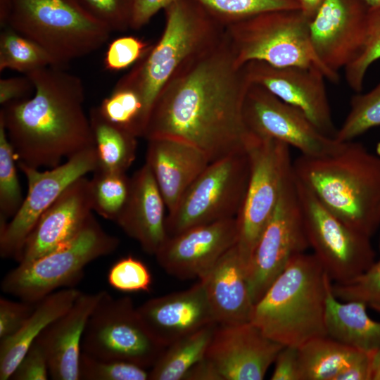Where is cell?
<instances>
[{
  "instance_id": "47",
  "label": "cell",
  "mask_w": 380,
  "mask_h": 380,
  "mask_svg": "<svg viewBox=\"0 0 380 380\" xmlns=\"http://www.w3.org/2000/svg\"><path fill=\"white\" fill-rule=\"evenodd\" d=\"M177 0H135L131 29L139 30Z\"/></svg>"
},
{
  "instance_id": "5",
  "label": "cell",
  "mask_w": 380,
  "mask_h": 380,
  "mask_svg": "<svg viewBox=\"0 0 380 380\" xmlns=\"http://www.w3.org/2000/svg\"><path fill=\"white\" fill-rule=\"evenodd\" d=\"M164 11L165 23L160 38L120 78L140 94L148 114L162 89L177 71L218 44L226 32L192 0H177Z\"/></svg>"
},
{
  "instance_id": "43",
  "label": "cell",
  "mask_w": 380,
  "mask_h": 380,
  "mask_svg": "<svg viewBox=\"0 0 380 380\" xmlns=\"http://www.w3.org/2000/svg\"><path fill=\"white\" fill-rule=\"evenodd\" d=\"M36 303L0 298V341L15 334L31 315Z\"/></svg>"
},
{
  "instance_id": "32",
  "label": "cell",
  "mask_w": 380,
  "mask_h": 380,
  "mask_svg": "<svg viewBox=\"0 0 380 380\" xmlns=\"http://www.w3.org/2000/svg\"><path fill=\"white\" fill-rule=\"evenodd\" d=\"M49 55L37 43L6 26L0 34V71L10 69L27 74L52 66Z\"/></svg>"
},
{
  "instance_id": "15",
  "label": "cell",
  "mask_w": 380,
  "mask_h": 380,
  "mask_svg": "<svg viewBox=\"0 0 380 380\" xmlns=\"http://www.w3.org/2000/svg\"><path fill=\"white\" fill-rule=\"evenodd\" d=\"M243 113L251 133L280 141L302 155H325L341 143L321 132L299 109L256 84L247 91Z\"/></svg>"
},
{
  "instance_id": "7",
  "label": "cell",
  "mask_w": 380,
  "mask_h": 380,
  "mask_svg": "<svg viewBox=\"0 0 380 380\" xmlns=\"http://www.w3.org/2000/svg\"><path fill=\"white\" fill-rule=\"evenodd\" d=\"M309 24L300 9L276 10L231 25L226 33L239 65L259 61L276 67L315 68L336 82L338 74L327 68L313 49Z\"/></svg>"
},
{
  "instance_id": "18",
  "label": "cell",
  "mask_w": 380,
  "mask_h": 380,
  "mask_svg": "<svg viewBox=\"0 0 380 380\" xmlns=\"http://www.w3.org/2000/svg\"><path fill=\"white\" fill-rule=\"evenodd\" d=\"M251 84L262 87L302 111L323 134L334 138L336 129L327 96L325 75L299 66L276 67L262 61L245 64Z\"/></svg>"
},
{
  "instance_id": "28",
  "label": "cell",
  "mask_w": 380,
  "mask_h": 380,
  "mask_svg": "<svg viewBox=\"0 0 380 380\" xmlns=\"http://www.w3.org/2000/svg\"><path fill=\"white\" fill-rule=\"evenodd\" d=\"M365 352L328 336L312 338L298 347L300 380H335Z\"/></svg>"
},
{
  "instance_id": "14",
  "label": "cell",
  "mask_w": 380,
  "mask_h": 380,
  "mask_svg": "<svg viewBox=\"0 0 380 380\" xmlns=\"http://www.w3.org/2000/svg\"><path fill=\"white\" fill-rule=\"evenodd\" d=\"M25 175L28 190L23 202L9 222L0 221V255L20 262L25 241L41 215L78 178L97 168L95 146L86 148L49 170L18 163Z\"/></svg>"
},
{
  "instance_id": "41",
  "label": "cell",
  "mask_w": 380,
  "mask_h": 380,
  "mask_svg": "<svg viewBox=\"0 0 380 380\" xmlns=\"http://www.w3.org/2000/svg\"><path fill=\"white\" fill-rule=\"evenodd\" d=\"M96 19L113 32L131 29L135 0H78Z\"/></svg>"
},
{
  "instance_id": "29",
  "label": "cell",
  "mask_w": 380,
  "mask_h": 380,
  "mask_svg": "<svg viewBox=\"0 0 380 380\" xmlns=\"http://www.w3.org/2000/svg\"><path fill=\"white\" fill-rule=\"evenodd\" d=\"M89 120L97 157L96 170L126 172L136 158L137 137L106 121L96 108L91 110Z\"/></svg>"
},
{
  "instance_id": "3",
  "label": "cell",
  "mask_w": 380,
  "mask_h": 380,
  "mask_svg": "<svg viewBox=\"0 0 380 380\" xmlns=\"http://www.w3.org/2000/svg\"><path fill=\"white\" fill-rule=\"evenodd\" d=\"M295 177L348 227L372 237L380 227V156L353 141L318 156L300 154Z\"/></svg>"
},
{
  "instance_id": "50",
  "label": "cell",
  "mask_w": 380,
  "mask_h": 380,
  "mask_svg": "<svg viewBox=\"0 0 380 380\" xmlns=\"http://www.w3.org/2000/svg\"><path fill=\"white\" fill-rule=\"evenodd\" d=\"M300 6V11L305 15V17L310 21L319 8L324 1V0H298Z\"/></svg>"
},
{
  "instance_id": "25",
  "label": "cell",
  "mask_w": 380,
  "mask_h": 380,
  "mask_svg": "<svg viewBox=\"0 0 380 380\" xmlns=\"http://www.w3.org/2000/svg\"><path fill=\"white\" fill-rule=\"evenodd\" d=\"M217 324L251 322L254 303L247 277V265L236 244L226 252L201 279Z\"/></svg>"
},
{
  "instance_id": "8",
  "label": "cell",
  "mask_w": 380,
  "mask_h": 380,
  "mask_svg": "<svg viewBox=\"0 0 380 380\" xmlns=\"http://www.w3.org/2000/svg\"><path fill=\"white\" fill-rule=\"evenodd\" d=\"M119 244V239L107 233L91 213L69 243L32 262L18 264L4 276L1 289L35 303L60 289L74 287L89 263L111 254Z\"/></svg>"
},
{
  "instance_id": "27",
  "label": "cell",
  "mask_w": 380,
  "mask_h": 380,
  "mask_svg": "<svg viewBox=\"0 0 380 380\" xmlns=\"http://www.w3.org/2000/svg\"><path fill=\"white\" fill-rule=\"evenodd\" d=\"M332 281L327 291L325 326L328 336L350 347L373 351L380 348V322L372 319L367 304L342 301L332 292Z\"/></svg>"
},
{
  "instance_id": "23",
  "label": "cell",
  "mask_w": 380,
  "mask_h": 380,
  "mask_svg": "<svg viewBox=\"0 0 380 380\" xmlns=\"http://www.w3.org/2000/svg\"><path fill=\"white\" fill-rule=\"evenodd\" d=\"M163 197L148 165L130 177L125 206L115 221L146 253L154 255L167 237Z\"/></svg>"
},
{
  "instance_id": "54",
  "label": "cell",
  "mask_w": 380,
  "mask_h": 380,
  "mask_svg": "<svg viewBox=\"0 0 380 380\" xmlns=\"http://www.w3.org/2000/svg\"><path fill=\"white\" fill-rule=\"evenodd\" d=\"M369 306L372 308L374 310L380 313V304H372Z\"/></svg>"
},
{
  "instance_id": "10",
  "label": "cell",
  "mask_w": 380,
  "mask_h": 380,
  "mask_svg": "<svg viewBox=\"0 0 380 380\" xmlns=\"http://www.w3.org/2000/svg\"><path fill=\"white\" fill-rule=\"evenodd\" d=\"M165 348L150 334L130 297L115 298L103 291L86 324L82 352L96 359L127 361L148 369Z\"/></svg>"
},
{
  "instance_id": "51",
  "label": "cell",
  "mask_w": 380,
  "mask_h": 380,
  "mask_svg": "<svg viewBox=\"0 0 380 380\" xmlns=\"http://www.w3.org/2000/svg\"><path fill=\"white\" fill-rule=\"evenodd\" d=\"M371 380H380V348L372 351Z\"/></svg>"
},
{
  "instance_id": "11",
  "label": "cell",
  "mask_w": 380,
  "mask_h": 380,
  "mask_svg": "<svg viewBox=\"0 0 380 380\" xmlns=\"http://www.w3.org/2000/svg\"><path fill=\"white\" fill-rule=\"evenodd\" d=\"M289 146L251 133L246 151L250 175L242 206L236 216V246L248 267L251 254L278 202L284 180L292 170Z\"/></svg>"
},
{
  "instance_id": "39",
  "label": "cell",
  "mask_w": 380,
  "mask_h": 380,
  "mask_svg": "<svg viewBox=\"0 0 380 380\" xmlns=\"http://www.w3.org/2000/svg\"><path fill=\"white\" fill-rule=\"evenodd\" d=\"M331 289L336 298L342 301L380 304V259L356 277L332 283Z\"/></svg>"
},
{
  "instance_id": "22",
  "label": "cell",
  "mask_w": 380,
  "mask_h": 380,
  "mask_svg": "<svg viewBox=\"0 0 380 380\" xmlns=\"http://www.w3.org/2000/svg\"><path fill=\"white\" fill-rule=\"evenodd\" d=\"M103 291L82 293L73 305L49 324L36 341L44 350L54 380H80L82 341L87 321Z\"/></svg>"
},
{
  "instance_id": "2",
  "label": "cell",
  "mask_w": 380,
  "mask_h": 380,
  "mask_svg": "<svg viewBox=\"0 0 380 380\" xmlns=\"http://www.w3.org/2000/svg\"><path fill=\"white\" fill-rule=\"evenodd\" d=\"M26 75L34 93L3 106L0 110V120L18 162L37 169L53 168L63 158L94 146L89 117L84 109L81 78L55 66Z\"/></svg>"
},
{
  "instance_id": "38",
  "label": "cell",
  "mask_w": 380,
  "mask_h": 380,
  "mask_svg": "<svg viewBox=\"0 0 380 380\" xmlns=\"http://www.w3.org/2000/svg\"><path fill=\"white\" fill-rule=\"evenodd\" d=\"M79 377L80 380H148L149 371L133 362L96 359L82 352Z\"/></svg>"
},
{
  "instance_id": "36",
  "label": "cell",
  "mask_w": 380,
  "mask_h": 380,
  "mask_svg": "<svg viewBox=\"0 0 380 380\" xmlns=\"http://www.w3.org/2000/svg\"><path fill=\"white\" fill-rule=\"evenodd\" d=\"M15 154L0 120V220L8 221L20 209L23 195L15 167Z\"/></svg>"
},
{
  "instance_id": "53",
  "label": "cell",
  "mask_w": 380,
  "mask_h": 380,
  "mask_svg": "<svg viewBox=\"0 0 380 380\" xmlns=\"http://www.w3.org/2000/svg\"><path fill=\"white\" fill-rule=\"evenodd\" d=\"M370 8H380V0H363Z\"/></svg>"
},
{
  "instance_id": "34",
  "label": "cell",
  "mask_w": 380,
  "mask_h": 380,
  "mask_svg": "<svg viewBox=\"0 0 380 380\" xmlns=\"http://www.w3.org/2000/svg\"><path fill=\"white\" fill-rule=\"evenodd\" d=\"M225 29L231 25L276 10L300 9L298 0H192Z\"/></svg>"
},
{
  "instance_id": "24",
  "label": "cell",
  "mask_w": 380,
  "mask_h": 380,
  "mask_svg": "<svg viewBox=\"0 0 380 380\" xmlns=\"http://www.w3.org/2000/svg\"><path fill=\"white\" fill-rule=\"evenodd\" d=\"M148 141L146 163L163 197L167 213L210 163L197 147L173 138Z\"/></svg>"
},
{
  "instance_id": "17",
  "label": "cell",
  "mask_w": 380,
  "mask_h": 380,
  "mask_svg": "<svg viewBox=\"0 0 380 380\" xmlns=\"http://www.w3.org/2000/svg\"><path fill=\"white\" fill-rule=\"evenodd\" d=\"M238 235L236 217L194 227L167 236L155 256L169 274L201 279L237 243Z\"/></svg>"
},
{
  "instance_id": "44",
  "label": "cell",
  "mask_w": 380,
  "mask_h": 380,
  "mask_svg": "<svg viewBox=\"0 0 380 380\" xmlns=\"http://www.w3.org/2000/svg\"><path fill=\"white\" fill-rule=\"evenodd\" d=\"M49 369L46 353L35 341L23 356L9 379L46 380Z\"/></svg>"
},
{
  "instance_id": "46",
  "label": "cell",
  "mask_w": 380,
  "mask_h": 380,
  "mask_svg": "<svg viewBox=\"0 0 380 380\" xmlns=\"http://www.w3.org/2000/svg\"><path fill=\"white\" fill-rule=\"evenodd\" d=\"M34 86L30 79L24 76L0 80V104L1 106L15 101L27 99L34 93Z\"/></svg>"
},
{
  "instance_id": "37",
  "label": "cell",
  "mask_w": 380,
  "mask_h": 380,
  "mask_svg": "<svg viewBox=\"0 0 380 380\" xmlns=\"http://www.w3.org/2000/svg\"><path fill=\"white\" fill-rule=\"evenodd\" d=\"M380 59V8H369L365 40L357 58L345 68L346 80L350 87L359 92L362 89L368 68Z\"/></svg>"
},
{
  "instance_id": "55",
  "label": "cell",
  "mask_w": 380,
  "mask_h": 380,
  "mask_svg": "<svg viewBox=\"0 0 380 380\" xmlns=\"http://www.w3.org/2000/svg\"></svg>"
},
{
  "instance_id": "35",
  "label": "cell",
  "mask_w": 380,
  "mask_h": 380,
  "mask_svg": "<svg viewBox=\"0 0 380 380\" xmlns=\"http://www.w3.org/2000/svg\"><path fill=\"white\" fill-rule=\"evenodd\" d=\"M380 126V82L371 91L352 97L350 111L334 139L353 141L370 129Z\"/></svg>"
},
{
  "instance_id": "33",
  "label": "cell",
  "mask_w": 380,
  "mask_h": 380,
  "mask_svg": "<svg viewBox=\"0 0 380 380\" xmlns=\"http://www.w3.org/2000/svg\"><path fill=\"white\" fill-rule=\"evenodd\" d=\"M90 180L92 210L105 219L115 221L127 200L130 177L126 172L96 170Z\"/></svg>"
},
{
  "instance_id": "6",
  "label": "cell",
  "mask_w": 380,
  "mask_h": 380,
  "mask_svg": "<svg viewBox=\"0 0 380 380\" xmlns=\"http://www.w3.org/2000/svg\"><path fill=\"white\" fill-rule=\"evenodd\" d=\"M6 26L39 44L52 66L62 68L99 50L112 32L78 0H11Z\"/></svg>"
},
{
  "instance_id": "48",
  "label": "cell",
  "mask_w": 380,
  "mask_h": 380,
  "mask_svg": "<svg viewBox=\"0 0 380 380\" xmlns=\"http://www.w3.org/2000/svg\"><path fill=\"white\" fill-rule=\"evenodd\" d=\"M372 351L361 357L343 369L335 380H371Z\"/></svg>"
},
{
  "instance_id": "1",
  "label": "cell",
  "mask_w": 380,
  "mask_h": 380,
  "mask_svg": "<svg viewBox=\"0 0 380 380\" xmlns=\"http://www.w3.org/2000/svg\"><path fill=\"white\" fill-rule=\"evenodd\" d=\"M251 83L227 37L183 65L153 103L144 138H173L210 163L245 151L251 134L243 104Z\"/></svg>"
},
{
  "instance_id": "16",
  "label": "cell",
  "mask_w": 380,
  "mask_h": 380,
  "mask_svg": "<svg viewBox=\"0 0 380 380\" xmlns=\"http://www.w3.org/2000/svg\"><path fill=\"white\" fill-rule=\"evenodd\" d=\"M369 8L363 0H324L310 21L313 49L330 70L338 73L361 51Z\"/></svg>"
},
{
  "instance_id": "52",
  "label": "cell",
  "mask_w": 380,
  "mask_h": 380,
  "mask_svg": "<svg viewBox=\"0 0 380 380\" xmlns=\"http://www.w3.org/2000/svg\"><path fill=\"white\" fill-rule=\"evenodd\" d=\"M11 8V0H0V26L6 27Z\"/></svg>"
},
{
  "instance_id": "31",
  "label": "cell",
  "mask_w": 380,
  "mask_h": 380,
  "mask_svg": "<svg viewBox=\"0 0 380 380\" xmlns=\"http://www.w3.org/2000/svg\"><path fill=\"white\" fill-rule=\"evenodd\" d=\"M96 108L108 122L137 138L144 137L148 112L140 94L121 79Z\"/></svg>"
},
{
  "instance_id": "9",
  "label": "cell",
  "mask_w": 380,
  "mask_h": 380,
  "mask_svg": "<svg viewBox=\"0 0 380 380\" xmlns=\"http://www.w3.org/2000/svg\"><path fill=\"white\" fill-rule=\"evenodd\" d=\"M249 175L246 149L210 163L175 208L167 213V236L194 227L236 217L243 202Z\"/></svg>"
},
{
  "instance_id": "21",
  "label": "cell",
  "mask_w": 380,
  "mask_h": 380,
  "mask_svg": "<svg viewBox=\"0 0 380 380\" xmlns=\"http://www.w3.org/2000/svg\"><path fill=\"white\" fill-rule=\"evenodd\" d=\"M137 311L150 334L165 347L217 324L201 279L186 290L151 298L138 307Z\"/></svg>"
},
{
  "instance_id": "42",
  "label": "cell",
  "mask_w": 380,
  "mask_h": 380,
  "mask_svg": "<svg viewBox=\"0 0 380 380\" xmlns=\"http://www.w3.org/2000/svg\"><path fill=\"white\" fill-rule=\"evenodd\" d=\"M153 45L132 35L115 39L108 44L103 58L106 70L118 72L135 65Z\"/></svg>"
},
{
  "instance_id": "20",
  "label": "cell",
  "mask_w": 380,
  "mask_h": 380,
  "mask_svg": "<svg viewBox=\"0 0 380 380\" xmlns=\"http://www.w3.org/2000/svg\"><path fill=\"white\" fill-rule=\"evenodd\" d=\"M90 180L70 184L41 215L29 234L18 264L32 262L69 243L92 213Z\"/></svg>"
},
{
  "instance_id": "49",
  "label": "cell",
  "mask_w": 380,
  "mask_h": 380,
  "mask_svg": "<svg viewBox=\"0 0 380 380\" xmlns=\"http://www.w3.org/2000/svg\"><path fill=\"white\" fill-rule=\"evenodd\" d=\"M183 380H222L213 364L204 357L192 366Z\"/></svg>"
},
{
  "instance_id": "19",
  "label": "cell",
  "mask_w": 380,
  "mask_h": 380,
  "mask_svg": "<svg viewBox=\"0 0 380 380\" xmlns=\"http://www.w3.org/2000/svg\"><path fill=\"white\" fill-rule=\"evenodd\" d=\"M284 346L251 322L217 324L205 357L222 380H262Z\"/></svg>"
},
{
  "instance_id": "13",
  "label": "cell",
  "mask_w": 380,
  "mask_h": 380,
  "mask_svg": "<svg viewBox=\"0 0 380 380\" xmlns=\"http://www.w3.org/2000/svg\"><path fill=\"white\" fill-rule=\"evenodd\" d=\"M310 248L292 170L278 202L253 251L247 277L254 304L295 255Z\"/></svg>"
},
{
  "instance_id": "26",
  "label": "cell",
  "mask_w": 380,
  "mask_h": 380,
  "mask_svg": "<svg viewBox=\"0 0 380 380\" xmlns=\"http://www.w3.org/2000/svg\"><path fill=\"white\" fill-rule=\"evenodd\" d=\"M82 292L75 287L61 289L36 303L21 328L13 336L0 341V379H9L32 344L42 331L64 314Z\"/></svg>"
},
{
  "instance_id": "45",
  "label": "cell",
  "mask_w": 380,
  "mask_h": 380,
  "mask_svg": "<svg viewBox=\"0 0 380 380\" xmlns=\"http://www.w3.org/2000/svg\"><path fill=\"white\" fill-rule=\"evenodd\" d=\"M272 380H300L298 348L284 346L274 362Z\"/></svg>"
},
{
  "instance_id": "40",
  "label": "cell",
  "mask_w": 380,
  "mask_h": 380,
  "mask_svg": "<svg viewBox=\"0 0 380 380\" xmlns=\"http://www.w3.org/2000/svg\"><path fill=\"white\" fill-rule=\"evenodd\" d=\"M107 278L112 288L125 293L149 291L152 284L148 267L130 255L115 262L110 268Z\"/></svg>"
},
{
  "instance_id": "30",
  "label": "cell",
  "mask_w": 380,
  "mask_h": 380,
  "mask_svg": "<svg viewBox=\"0 0 380 380\" xmlns=\"http://www.w3.org/2000/svg\"><path fill=\"white\" fill-rule=\"evenodd\" d=\"M217 324L206 326L166 346L149 370V380H183L206 353Z\"/></svg>"
},
{
  "instance_id": "4",
  "label": "cell",
  "mask_w": 380,
  "mask_h": 380,
  "mask_svg": "<svg viewBox=\"0 0 380 380\" xmlns=\"http://www.w3.org/2000/svg\"><path fill=\"white\" fill-rule=\"evenodd\" d=\"M331 281L313 253L296 254L255 303L251 322L284 346L298 348L327 336L325 311Z\"/></svg>"
},
{
  "instance_id": "12",
  "label": "cell",
  "mask_w": 380,
  "mask_h": 380,
  "mask_svg": "<svg viewBox=\"0 0 380 380\" xmlns=\"http://www.w3.org/2000/svg\"><path fill=\"white\" fill-rule=\"evenodd\" d=\"M295 179L310 248L331 281L344 282L369 268L375 262L371 237L346 225Z\"/></svg>"
}]
</instances>
